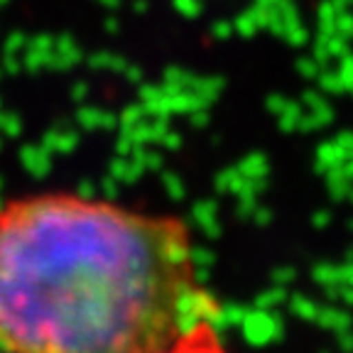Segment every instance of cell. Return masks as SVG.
I'll list each match as a JSON object with an SVG mask.
<instances>
[{
    "label": "cell",
    "mask_w": 353,
    "mask_h": 353,
    "mask_svg": "<svg viewBox=\"0 0 353 353\" xmlns=\"http://www.w3.org/2000/svg\"><path fill=\"white\" fill-rule=\"evenodd\" d=\"M214 316L182 221L74 194L0 209L6 353H160Z\"/></svg>",
    "instance_id": "1"
},
{
    "label": "cell",
    "mask_w": 353,
    "mask_h": 353,
    "mask_svg": "<svg viewBox=\"0 0 353 353\" xmlns=\"http://www.w3.org/2000/svg\"><path fill=\"white\" fill-rule=\"evenodd\" d=\"M160 353H228L216 334L214 319H201L184 334L174 346Z\"/></svg>",
    "instance_id": "2"
}]
</instances>
